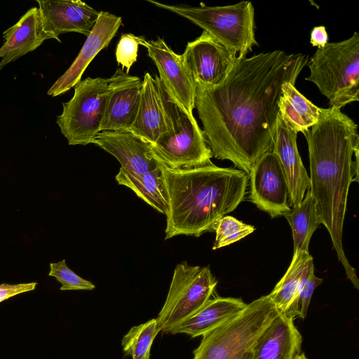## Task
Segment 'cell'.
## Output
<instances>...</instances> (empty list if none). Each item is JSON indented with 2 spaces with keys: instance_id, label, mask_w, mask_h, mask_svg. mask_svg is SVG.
<instances>
[{
  "instance_id": "6da1fadb",
  "label": "cell",
  "mask_w": 359,
  "mask_h": 359,
  "mask_svg": "<svg viewBox=\"0 0 359 359\" xmlns=\"http://www.w3.org/2000/svg\"><path fill=\"white\" fill-rule=\"evenodd\" d=\"M308 61L304 54L280 50L238 56L219 85L196 86L195 107L212 157L229 160L249 174L272 151L282 86L294 84Z\"/></svg>"
},
{
  "instance_id": "7a4b0ae2",
  "label": "cell",
  "mask_w": 359,
  "mask_h": 359,
  "mask_svg": "<svg viewBox=\"0 0 359 359\" xmlns=\"http://www.w3.org/2000/svg\"><path fill=\"white\" fill-rule=\"evenodd\" d=\"M309 149L310 189L317 217L327 229L347 278L359 289L355 269L342 244L351 184L358 182L359 135L355 123L341 109L321 108L318 121L304 133Z\"/></svg>"
},
{
  "instance_id": "3957f363",
  "label": "cell",
  "mask_w": 359,
  "mask_h": 359,
  "mask_svg": "<svg viewBox=\"0 0 359 359\" xmlns=\"http://www.w3.org/2000/svg\"><path fill=\"white\" fill-rule=\"evenodd\" d=\"M161 165L168 196L165 240L214 231L219 219L233 211L245 195L249 177L237 168L212 162L185 169Z\"/></svg>"
},
{
  "instance_id": "277c9868",
  "label": "cell",
  "mask_w": 359,
  "mask_h": 359,
  "mask_svg": "<svg viewBox=\"0 0 359 359\" xmlns=\"http://www.w3.org/2000/svg\"><path fill=\"white\" fill-rule=\"evenodd\" d=\"M162 98L166 131L161 135L151 151L156 161L170 169H185L211 163V151L194 114L168 91L156 75Z\"/></svg>"
},
{
  "instance_id": "5b68a950",
  "label": "cell",
  "mask_w": 359,
  "mask_h": 359,
  "mask_svg": "<svg viewBox=\"0 0 359 359\" xmlns=\"http://www.w3.org/2000/svg\"><path fill=\"white\" fill-rule=\"evenodd\" d=\"M278 313L269 294L247 304L241 311L202 336L193 359H253L257 340Z\"/></svg>"
},
{
  "instance_id": "8992f818",
  "label": "cell",
  "mask_w": 359,
  "mask_h": 359,
  "mask_svg": "<svg viewBox=\"0 0 359 359\" xmlns=\"http://www.w3.org/2000/svg\"><path fill=\"white\" fill-rule=\"evenodd\" d=\"M313 82L329 100L330 107L341 109L359 100V34L340 42L318 48L308 61Z\"/></svg>"
},
{
  "instance_id": "52a82bcc",
  "label": "cell",
  "mask_w": 359,
  "mask_h": 359,
  "mask_svg": "<svg viewBox=\"0 0 359 359\" xmlns=\"http://www.w3.org/2000/svg\"><path fill=\"white\" fill-rule=\"evenodd\" d=\"M147 1L200 27L236 57H245L252 47L258 44L255 36V9L250 1L215 6L168 5L154 0Z\"/></svg>"
},
{
  "instance_id": "ba28073f",
  "label": "cell",
  "mask_w": 359,
  "mask_h": 359,
  "mask_svg": "<svg viewBox=\"0 0 359 359\" xmlns=\"http://www.w3.org/2000/svg\"><path fill=\"white\" fill-rule=\"evenodd\" d=\"M109 79L88 77L74 86L72 99L62 102L56 123L69 145L94 144L101 132Z\"/></svg>"
},
{
  "instance_id": "9c48e42d",
  "label": "cell",
  "mask_w": 359,
  "mask_h": 359,
  "mask_svg": "<svg viewBox=\"0 0 359 359\" xmlns=\"http://www.w3.org/2000/svg\"><path fill=\"white\" fill-rule=\"evenodd\" d=\"M209 266H191L186 262L174 270L165 303L157 318V329L168 332L206 304L217 285Z\"/></svg>"
},
{
  "instance_id": "30bf717a",
  "label": "cell",
  "mask_w": 359,
  "mask_h": 359,
  "mask_svg": "<svg viewBox=\"0 0 359 359\" xmlns=\"http://www.w3.org/2000/svg\"><path fill=\"white\" fill-rule=\"evenodd\" d=\"M249 199L272 218L284 215L291 208L289 188L282 165L272 151L265 153L249 172Z\"/></svg>"
},
{
  "instance_id": "8fae6325",
  "label": "cell",
  "mask_w": 359,
  "mask_h": 359,
  "mask_svg": "<svg viewBox=\"0 0 359 359\" xmlns=\"http://www.w3.org/2000/svg\"><path fill=\"white\" fill-rule=\"evenodd\" d=\"M182 57L196 85L207 88L222 83L237 58L204 31L187 43Z\"/></svg>"
},
{
  "instance_id": "7c38bea8",
  "label": "cell",
  "mask_w": 359,
  "mask_h": 359,
  "mask_svg": "<svg viewBox=\"0 0 359 359\" xmlns=\"http://www.w3.org/2000/svg\"><path fill=\"white\" fill-rule=\"evenodd\" d=\"M137 40L140 45L146 48L148 56L155 64L161 83L184 109L193 114L196 85L184 64L182 55L175 53L161 38L147 40L143 36H137Z\"/></svg>"
},
{
  "instance_id": "4fadbf2b",
  "label": "cell",
  "mask_w": 359,
  "mask_h": 359,
  "mask_svg": "<svg viewBox=\"0 0 359 359\" xmlns=\"http://www.w3.org/2000/svg\"><path fill=\"white\" fill-rule=\"evenodd\" d=\"M142 81L117 68L109 79L106 107L100 131L130 132L135 120Z\"/></svg>"
},
{
  "instance_id": "5bb4252c",
  "label": "cell",
  "mask_w": 359,
  "mask_h": 359,
  "mask_svg": "<svg viewBox=\"0 0 359 359\" xmlns=\"http://www.w3.org/2000/svg\"><path fill=\"white\" fill-rule=\"evenodd\" d=\"M43 31L47 39H56L67 32L86 36L92 31L100 13L81 0L36 1Z\"/></svg>"
},
{
  "instance_id": "9a60e30c",
  "label": "cell",
  "mask_w": 359,
  "mask_h": 359,
  "mask_svg": "<svg viewBox=\"0 0 359 359\" xmlns=\"http://www.w3.org/2000/svg\"><path fill=\"white\" fill-rule=\"evenodd\" d=\"M121 24V17L109 12L100 11L98 18L79 55L67 71L48 89L47 94L56 97L74 87L81 80L90 62L109 44Z\"/></svg>"
},
{
  "instance_id": "2e32d148",
  "label": "cell",
  "mask_w": 359,
  "mask_h": 359,
  "mask_svg": "<svg viewBox=\"0 0 359 359\" xmlns=\"http://www.w3.org/2000/svg\"><path fill=\"white\" fill-rule=\"evenodd\" d=\"M94 144L114 156L128 172L144 174L159 165L151 144L130 132L101 131Z\"/></svg>"
},
{
  "instance_id": "e0dca14e",
  "label": "cell",
  "mask_w": 359,
  "mask_h": 359,
  "mask_svg": "<svg viewBox=\"0 0 359 359\" xmlns=\"http://www.w3.org/2000/svg\"><path fill=\"white\" fill-rule=\"evenodd\" d=\"M297 133L292 131L280 115L272 151L283 168L289 188L290 205L297 206L309 190L310 179L302 161L297 145Z\"/></svg>"
},
{
  "instance_id": "ac0fdd59",
  "label": "cell",
  "mask_w": 359,
  "mask_h": 359,
  "mask_svg": "<svg viewBox=\"0 0 359 359\" xmlns=\"http://www.w3.org/2000/svg\"><path fill=\"white\" fill-rule=\"evenodd\" d=\"M302 336L294 320L278 313L264 329L253 349V359H295Z\"/></svg>"
},
{
  "instance_id": "d6986e66",
  "label": "cell",
  "mask_w": 359,
  "mask_h": 359,
  "mask_svg": "<svg viewBox=\"0 0 359 359\" xmlns=\"http://www.w3.org/2000/svg\"><path fill=\"white\" fill-rule=\"evenodd\" d=\"M3 39L4 43L0 47V69L34 50L46 40L39 8L29 9L15 25L3 32Z\"/></svg>"
},
{
  "instance_id": "ffe728a7",
  "label": "cell",
  "mask_w": 359,
  "mask_h": 359,
  "mask_svg": "<svg viewBox=\"0 0 359 359\" xmlns=\"http://www.w3.org/2000/svg\"><path fill=\"white\" fill-rule=\"evenodd\" d=\"M165 131L166 122L158 85L150 74L146 73L137 114L130 132L152 145Z\"/></svg>"
},
{
  "instance_id": "44dd1931",
  "label": "cell",
  "mask_w": 359,
  "mask_h": 359,
  "mask_svg": "<svg viewBox=\"0 0 359 359\" xmlns=\"http://www.w3.org/2000/svg\"><path fill=\"white\" fill-rule=\"evenodd\" d=\"M246 305L240 298L216 297L210 299L168 333L187 334L191 337L203 336L241 311Z\"/></svg>"
},
{
  "instance_id": "7402d4cb",
  "label": "cell",
  "mask_w": 359,
  "mask_h": 359,
  "mask_svg": "<svg viewBox=\"0 0 359 359\" xmlns=\"http://www.w3.org/2000/svg\"><path fill=\"white\" fill-rule=\"evenodd\" d=\"M294 85L286 82L282 86L279 115L292 131L304 133L318 121L321 108L306 99Z\"/></svg>"
},
{
  "instance_id": "603a6c76",
  "label": "cell",
  "mask_w": 359,
  "mask_h": 359,
  "mask_svg": "<svg viewBox=\"0 0 359 359\" xmlns=\"http://www.w3.org/2000/svg\"><path fill=\"white\" fill-rule=\"evenodd\" d=\"M118 184L127 187L158 212L166 215L168 196L161 165L144 174L137 175L122 169L116 175Z\"/></svg>"
},
{
  "instance_id": "cb8c5ba5",
  "label": "cell",
  "mask_w": 359,
  "mask_h": 359,
  "mask_svg": "<svg viewBox=\"0 0 359 359\" xmlns=\"http://www.w3.org/2000/svg\"><path fill=\"white\" fill-rule=\"evenodd\" d=\"M292 233L294 242L293 253L298 251L309 252L311 238L320 224L317 217L316 203L309 190L302 201L293 207L284 215Z\"/></svg>"
},
{
  "instance_id": "d4e9b609",
  "label": "cell",
  "mask_w": 359,
  "mask_h": 359,
  "mask_svg": "<svg viewBox=\"0 0 359 359\" xmlns=\"http://www.w3.org/2000/svg\"><path fill=\"white\" fill-rule=\"evenodd\" d=\"M311 259L313 257L309 252L298 251L293 253L287 270L269 294L280 313L285 314L296 299L304 268Z\"/></svg>"
},
{
  "instance_id": "484cf974",
  "label": "cell",
  "mask_w": 359,
  "mask_h": 359,
  "mask_svg": "<svg viewBox=\"0 0 359 359\" xmlns=\"http://www.w3.org/2000/svg\"><path fill=\"white\" fill-rule=\"evenodd\" d=\"M158 332L156 318L133 326L122 339L124 353L132 359L149 358L151 346Z\"/></svg>"
},
{
  "instance_id": "4316f807",
  "label": "cell",
  "mask_w": 359,
  "mask_h": 359,
  "mask_svg": "<svg viewBox=\"0 0 359 359\" xmlns=\"http://www.w3.org/2000/svg\"><path fill=\"white\" fill-rule=\"evenodd\" d=\"M323 279L314 273L313 259L306 264L303 279L297 298L284 314L294 320L297 317L304 319L306 316L311 299L315 289L322 283Z\"/></svg>"
},
{
  "instance_id": "83f0119b",
  "label": "cell",
  "mask_w": 359,
  "mask_h": 359,
  "mask_svg": "<svg viewBox=\"0 0 359 359\" xmlns=\"http://www.w3.org/2000/svg\"><path fill=\"white\" fill-rule=\"evenodd\" d=\"M255 230L254 226L245 224L231 216H224L219 219L215 227L216 236L212 250L231 245L253 233Z\"/></svg>"
},
{
  "instance_id": "f1b7e54d",
  "label": "cell",
  "mask_w": 359,
  "mask_h": 359,
  "mask_svg": "<svg viewBox=\"0 0 359 359\" xmlns=\"http://www.w3.org/2000/svg\"><path fill=\"white\" fill-rule=\"evenodd\" d=\"M49 276L54 277L61 283L60 290H92L95 285L70 269L65 259L50 264Z\"/></svg>"
},
{
  "instance_id": "f546056e",
  "label": "cell",
  "mask_w": 359,
  "mask_h": 359,
  "mask_svg": "<svg viewBox=\"0 0 359 359\" xmlns=\"http://www.w3.org/2000/svg\"><path fill=\"white\" fill-rule=\"evenodd\" d=\"M139 46L137 36L133 34H123L118 41L116 59L118 65L126 69V73L137 61Z\"/></svg>"
},
{
  "instance_id": "4dcf8cb0",
  "label": "cell",
  "mask_w": 359,
  "mask_h": 359,
  "mask_svg": "<svg viewBox=\"0 0 359 359\" xmlns=\"http://www.w3.org/2000/svg\"><path fill=\"white\" fill-rule=\"evenodd\" d=\"M37 285L36 282L0 285V303L18 294L34 290Z\"/></svg>"
},
{
  "instance_id": "1f68e13d",
  "label": "cell",
  "mask_w": 359,
  "mask_h": 359,
  "mask_svg": "<svg viewBox=\"0 0 359 359\" xmlns=\"http://www.w3.org/2000/svg\"><path fill=\"white\" fill-rule=\"evenodd\" d=\"M328 41V35L325 26H318L313 28L311 32L310 42L313 46L323 47Z\"/></svg>"
},
{
  "instance_id": "d6a6232c",
  "label": "cell",
  "mask_w": 359,
  "mask_h": 359,
  "mask_svg": "<svg viewBox=\"0 0 359 359\" xmlns=\"http://www.w3.org/2000/svg\"><path fill=\"white\" fill-rule=\"evenodd\" d=\"M295 359H308L304 353H301L299 355H297Z\"/></svg>"
},
{
  "instance_id": "836d02e7",
  "label": "cell",
  "mask_w": 359,
  "mask_h": 359,
  "mask_svg": "<svg viewBox=\"0 0 359 359\" xmlns=\"http://www.w3.org/2000/svg\"><path fill=\"white\" fill-rule=\"evenodd\" d=\"M147 359H150V357H149V358H147Z\"/></svg>"
}]
</instances>
